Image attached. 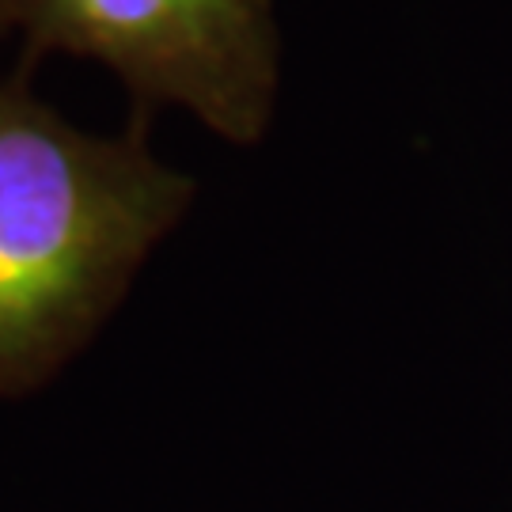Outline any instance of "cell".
<instances>
[{
    "label": "cell",
    "instance_id": "1",
    "mask_svg": "<svg viewBox=\"0 0 512 512\" xmlns=\"http://www.w3.org/2000/svg\"><path fill=\"white\" fill-rule=\"evenodd\" d=\"M148 126L95 133L50 107L27 65L0 76V399L84 353L190 217L198 179L152 152Z\"/></svg>",
    "mask_w": 512,
    "mask_h": 512
},
{
    "label": "cell",
    "instance_id": "2",
    "mask_svg": "<svg viewBox=\"0 0 512 512\" xmlns=\"http://www.w3.org/2000/svg\"><path fill=\"white\" fill-rule=\"evenodd\" d=\"M0 31L19 38L23 65L61 54L107 69L141 122L183 110L232 148L274 126V0H0Z\"/></svg>",
    "mask_w": 512,
    "mask_h": 512
},
{
    "label": "cell",
    "instance_id": "3",
    "mask_svg": "<svg viewBox=\"0 0 512 512\" xmlns=\"http://www.w3.org/2000/svg\"><path fill=\"white\" fill-rule=\"evenodd\" d=\"M4 42H8V38H4V31H0V46H4Z\"/></svg>",
    "mask_w": 512,
    "mask_h": 512
}]
</instances>
